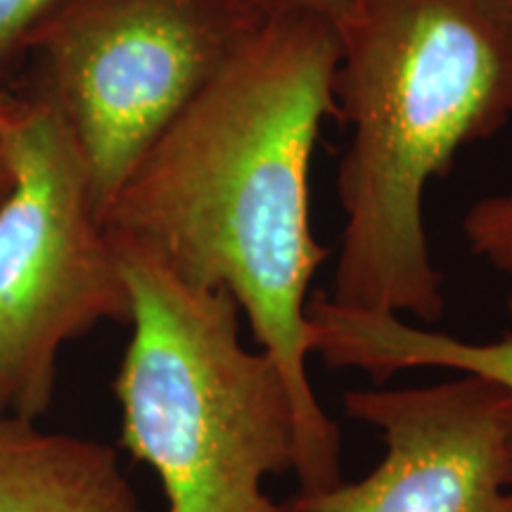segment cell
I'll return each mask as SVG.
<instances>
[{
	"label": "cell",
	"instance_id": "1",
	"mask_svg": "<svg viewBox=\"0 0 512 512\" xmlns=\"http://www.w3.org/2000/svg\"><path fill=\"white\" fill-rule=\"evenodd\" d=\"M337 29L271 12L121 185L105 228L202 290H223L278 363L299 425V494L342 482L339 427L309 380L306 304L330 256L311 226V157L335 117Z\"/></svg>",
	"mask_w": 512,
	"mask_h": 512
},
{
	"label": "cell",
	"instance_id": "2",
	"mask_svg": "<svg viewBox=\"0 0 512 512\" xmlns=\"http://www.w3.org/2000/svg\"><path fill=\"white\" fill-rule=\"evenodd\" d=\"M335 29L332 98L351 143L328 299L437 323L444 275L425 192L465 147L512 121V10L505 0H349Z\"/></svg>",
	"mask_w": 512,
	"mask_h": 512
},
{
	"label": "cell",
	"instance_id": "3",
	"mask_svg": "<svg viewBox=\"0 0 512 512\" xmlns=\"http://www.w3.org/2000/svg\"><path fill=\"white\" fill-rule=\"evenodd\" d=\"M110 238L131 299L112 382L121 446L155 470L169 512H294L264 479L297 470V413L278 363L242 342L238 302Z\"/></svg>",
	"mask_w": 512,
	"mask_h": 512
},
{
	"label": "cell",
	"instance_id": "4",
	"mask_svg": "<svg viewBox=\"0 0 512 512\" xmlns=\"http://www.w3.org/2000/svg\"><path fill=\"white\" fill-rule=\"evenodd\" d=\"M268 17L264 0H64L38 27L36 95L72 131L102 221L147 152Z\"/></svg>",
	"mask_w": 512,
	"mask_h": 512
},
{
	"label": "cell",
	"instance_id": "5",
	"mask_svg": "<svg viewBox=\"0 0 512 512\" xmlns=\"http://www.w3.org/2000/svg\"><path fill=\"white\" fill-rule=\"evenodd\" d=\"M0 202V401L38 420L53 403L62 349L102 323L131 320V299L86 159L41 95L15 102Z\"/></svg>",
	"mask_w": 512,
	"mask_h": 512
},
{
	"label": "cell",
	"instance_id": "6",
	"mask_svg": "<svg viewBox=\"0 0 512 512\" xmlns=\"http://www.w3.org/2000/svg\"><path fill=\"white\" fill-rule=\"evenodd\" d=\"M344 411L373 425L384 458L368 477L299 494L294 512H512V394L458 373L411 389L344 394Z\"/></svg>",
	"mask_w": 512,
	"mask_h": 512
},
{
	"label": "cell",
	"instance_id": "7",
	"mask_svg": "<svg viewBox=\"0 0 512 512\" xmlns=\"http://www.w3.org/2000/svg\"><path fill=\"white\" fill-rule=\"evenodd\" d=\"M309 354L332 368L366 370L375 382L411 368H441L482 375L512 394V332L472 342L446 332L420 328L411 320L384 311H358L337 306L316 292L306 304ZM508 482L512 486V439Z\"/></svg>",
	"mask_w": 512,
	"mask_h": 512
},
{
	"label": "cell",
	"instance_id": "8",
	"mask_svg": "<svg viewBox=\"0 0 512 512\" xmlns=\"http://www.w3.org/2000/svg\"><path fill=\"white\" fill-rule=\"evenodd\" d=\"M0 512H143L119 453L0 413Z\"/></svg>",
	"mask_w": 512,
	"mask_h": 512
},
{
	"label": "cell",
	"instance_id": "9",
	"mask_svg": "<svg viewBox=\"0 0 512 512\" xmlns=\"http://www.w3.org/2000/svg\"><path fill=\"white\" fill-rule=\"evenodd\" d=\"M460 228L470 252L510 280L505 306L512 313V190L477 200Z\"/></svg>",
	"mask_w": 512,
	"mask_h": 512
},
{
	"label": "cell",
	"instance_id": "10",
	"mask_svg": "<svg viewBox=\"0 0 512 512\" xmlns=\"http://www.w3.org/2000/svg\"><path fill=\"white\" fill-rule=\"evenodd\" d=\"M64 0H0V76L29 53V43Z\"/></svg>",
	"mask_w": 512,
	"mask_h": 512
},
{
	"label": "cell",
	"instance_id": "11",
	"mask_svg": "<svg viewBox=\"0 0 512 512\" xmlns=\"http://www.w3.org/2000/svg\"><path fill=\"white\" fill-rule=\"evenodd\" d=\"M271 12H309L337 22L349 0H264Z\"/></svg>",
	"mask_w": 512,
	"mask_h": 512
},
{
	"label": "cell",
	"instance_id": "12",
	"mask_svg": "<svg viewBox=\"0 0 512 512\" xmlns=\"http://www.w3.org/2000/svg\"><path fill=\"white\" fill-rule=\"evenodd\" d=\"M12 112H15V100H5L0 95V202L10 192L12 185V171L8 159V138H10V121Z\"/></svg>",
	"mask_w": 512,
	"mask_h": 512
},
{
	"label": "cell",
	"instance_id": "13",
	"mask_svg": "<svg viewBox=\"0 0 512 512\" xmlns=\"http://www.w3.org/2000/svg\"><path fill=\"white\" fill-rule=\"evenodd\" d=\"M0 413H5V406H3V401H0Z\"/></svg>",
	"mask_w": 512,
	"mask_h": 512
},
{
	"label": "cell",
	"instance_id": "14",
	"mask_svg": "<svg viewBox=\"0 0 512 512\" xmlns=\"http://www.w3.org/2000/svg\"><path fill=\"white\" fill-rule=\"evenodd\" d=\"M505 3H508V5H510V10H512V0H505Z\"/></svg>",
	"mask_w": 512,
	"mask_h": 512
}]
</instances>
